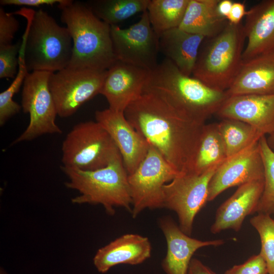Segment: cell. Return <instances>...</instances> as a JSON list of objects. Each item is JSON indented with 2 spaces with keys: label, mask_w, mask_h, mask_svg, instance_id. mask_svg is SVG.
<instances>
[{
  "label": "cell",
  "mask_w": 274,
  "mask_h": 274,
  "mask_svg": "<svg viewBox=\"0 0 274 274\" xmlns=\"http://www.w3.org/2000/svg\"><path fill=\"white\" fill-rule=\"evenodd\" d=\"M180 174L153 147L135 170L128 175L132 200V216L136 217L146 209L163 207V186Z\"/></svg>",
  "instance_id": "9c48e42d"
},
{
  "label": "cell",
  "mask_w": 274,
  "mask_h": 274,
  "mask_svg": "<svg viewBox=\"0 0 274 274\" xmlns=\"http://www.w3.org/2000/svg\"><path fill=\"white\" fill-rule=\"evenodd\" d=\"M124 114L135 130L178 173L192 172L205 123L190 118L161 93L146 87Z\"/></svg>",
  "instance_id": "6da1fadb"
},
{
  "label": "cell",
  "mask_w": 274,
  "mask_h": 274,
  "mask_svg": "<svg viewBox=\"0 0 274 274\" xmlns=\"http://www.w3.org/2000/svg\"><path fill=\"white\" fill-rule=\"evenodd\" d=\"M0 274H8L7 272L3 268L1 267L0 270Z\"/></svg>",
  "instance_id": "f35d334b"
},
{
  "label": "cell",
  "mask_w": 274,
  "mask_h": 274,
  "mask_svg": "<svg viewBox=\"0 0 274 274\" xmlns=\"http://www.w3.org/2000/svg\"><path fill=\"white\" fill-rule=\"evenodd\" d=\"M61 168L68 178L65 186L79 193L72 199V203L100 204L110 215L114 214L115 207L131 212L128 174L121 156L96 170H83L63 166Z\"/></svg>",
  "instance_id": "8992f818"
},
{
  "label": "cell",
  "mask_w": 274,
  "mask_h": 274,
  "mask_svg": "<svg viewBox=\"0 0 274 274\" xmlns=\"http://www.w3.org/2000/svg\"><path fill=\"white\" fill-rule=\"evenodd\" d=\"M111 37L117 60L150 72L158 65L159 38L151 25L147 10L138 22L127 28L111 25Z\"/></svg>",
  "instance_id": "7c38bea8"
},
{
  "label": "cell",
  "mask_w": 274,
  "mask_h": 274,
  "mask_svg": "<svg viewBox=\"0 0 274 274\" xmlns=\"http://www.w3.org/2000/svg\"><path fill=\"white\" fill-rule=\"evenodd\" d=\"M259 141L226 158L219 165L209 182L208 201L230 187L264 179V168Z\"/></svg>",
  "instance_id": "4fadbf2b"
},
{
  "label": "cell",
  "mask_w": 274,
  "mask_h": 274,
  "mask_svg": "<svg viewBox=\"0 0 274 274\" xmlns=\"http://www.w3.org/2000/svg\"><path fill=\"white\" fill-rule=\"evenodd\" d=\"M248 42L244 61L274 53V0H264L247 11L243 25Z\"/></svg>",
  "instance_id": "d6986e66"
},
{
  "label": "cell",
  "mask_w": 274,
  "mask_h": 274,
  "mask_svg": "<svg viewBox=\"0 0 274 274\" xmlns=\"http://www.w3.org/2000/svg\"><path fill=\"white\" fill-rule=\"evenodd\" d=\"M264 168V188L255 213L274 214V151L268 146L266 136L259 141Z\"/></svg>",
  "instance_id": "83f0119b"
},
{
  "label": "cell",
  "mask_w": 274,
  "mask_h": 274,
  "mask_svg": "<svg viewBox=\"0 0 274 274\" xmlns=\"http://www.w3.org/2000/svg\"><path fill=\"white\" fill-rule=\"evenodd\" d=\"M205 38L179 27L169 29L159 37V52L187 76L192 74L200 47Z\"/></svg>",
  "instance_id": "7402d4cb"
},
{
  "label": "cell",
  "mask_w": 274,
  "mask_h": 274,
  "mask_svg": "<svg viewBox=\"0 0 274 274\" xmlns=\"http://www.w3.org/2000/svg\"><path fill=\"white\" fill-rule=\"evenodd\" d=\"M106 72L67 66L52 73L49 86L57 115L61 118L70 117L84 104L100 94Z\"/></svg>",
  "instance_id": "30bf717a"
},
{
  "label": "cell",
  "mask_w": 274,
  "mask_h": 274,
  "mask_svg": "<svg viewBox=\"0 0 274 274\" xmlns=\"http://www.w3.org/2000/svg\"><path fill=\"white\" fill-rule=\"evenodd\" d=\"M233 3L231 0H220L218 5L219 14L226 18L230 12Z\"/></svg>",
  "instance_id": "8d00e7d4"
},
{
  "label": "cell",
  "mask_w": 274,
  "mask_h": 274,
  "mask_svg": "<svg viewBox=\"0 0 274 274\" xmlns=\"http://www.w3.org/2000/svg\"><path fill=\"white\" fill-rule=\"evenodd\" d=\"M261 241L259 254L266 264L268 274H274V219L270 215L258 213L250 220Z\"/></svg>",
  "instance_id": "f546056e"
},
{
  "label": "cell",
  "mask_w": 274,
  "mask_h": 274,
  "mask_svg": "<svg viewBox=\"0 0 274 274\" xmlns=\"http://www.w3.org/2000/svg\"><path fill=\"white\" fill-rule=\"evenodd\" d=\"M61 20L73 41L68 67L97 71L107 70L117 60L111 37V26L90 10L86 3L64 0L58 5Z\"/></svg>",
  "instance_id": "7a4b0ae2"
},
{
  "label": "cell",
  "mask_w": 274,
  "mask_h": 274,
  "mask_svg": "<svg viewBox=\"0 0 274 274\" xmlns=\"http://www.w3.org/2000/svg\"><path fill=\"white\" fill-rule=\"evenodd\" d=\"M150 71L116 60L107 70L100 94L109 108L124 112L142 93Z\"/></svg>",
  "instance_id": "9a60e30c"
},
{
  "label": "cell",
  "mask_w": 274,
  "mask_h": 274,
  "mask_svg": "<svg viewBox=\"0 0 274 274\" xmlns=\"http://www.w3.org/2000/svg\"><path fill=\"white\" fill-rule=\"evenodd\" d=\"M266 142L268 147L274 151V129L268 135L266 136Z\"/></svg>",
  "instance_id": "74e56055"
},
{
  "label": "cell",
  "mask_w": 274,
  "mask_h": 274,
  "mask_svg": "<svg viewBox=\"0 0 274 274\" xmlns=\"http://www.w3.org/2000/svg\"><path fill=\"white\" fill-rule=\"evenodd\" d=\"M51 73L32 71L26 76L22 86L21 106L23 112L29 114V122L13 145L32 141L46 134L61 133L56 123L57 112L49 86Z\"/></svg>",
  "instance_id": "ba28073f"
},
{
  "label": "cell",
  "mask_w": 274,
  "mask_h": 274,
  "mask_svg": "<svg viewBox=\"0 0 274 274\" xmlns=\"http://www.w3.org/2000/svg\"><path fill=\"white\" fill-rule=\"evenodd\" d=\"M246 13L247 11L243 3L233 2L230 12L226 19L231 23L238 24L241 23L242 19L246 16Z\"/></svg>",
  "instance_id": "e575fe53"
},
{
  "label": "cell",
  "mask_w": 274,
  "mask_h": 274,
  "mask_svg": "<svg viewBox=\"0 0 274 274\" xmlns=\"http://www.w3.org/2000/svg\"><path fill=\"white\" fill-rule=\"evenodd\" d=\"M28 12L21 14L27 19L22 44L28 72L55 73L66 67L73 53V41L67 28L60 26L42 9Z\"/></svg>",
  "instance_id": "277c9868"
},
{
  "label": "cell",
  "mask_w": 274,
  "mask_h": 274,
  "mask_svg": "<svg viewBox=\"0 0 274 274\" xmlns=\"http://www.w3.org/2000/svg\"><path fill=\"white\" fill-rule=\"evenodd\" d=\"M64 0H1V5L39 7L43 5L52 6L62 3Z\"/></svg>",
  "instance_id": "836d02e7"
},
{
  "label": "cell",
  "mask_w": 274,
  "mask_h": 274,
  "mask_svg": "<svg viewBox=\"0 0 274 274\" xmlns=\"http://www.w3.org/2000/svg\"><path fill=\"white\" fill-rule=\"evenodd\" d=\"M227 158L245 149L263 136L250 125L233 119H222L217 123Z\"/></svg>",
  "instance_id": "4316f807"
},
{
  "label": "cell",
  "mask_w": 274,
  "mask_h": 274,
  "mask_svg": "<svg viewBox=\"0 0 274 274\" xmlns=\"http://www.w3.org/2000/svg\"><path fill=\"white\" fill-rule=\"evenodd\" d=\"M19 27L18 21L13 13L6 12L0 7V47L12 44Z\"/></svg>",
  "instance_id": "1f68e13d"
},
{
  "label": "cell",
  "mask_w": 274,
  "mask_h": 274,
  "mask_svg": "<svg viewBox=\"0 0 274 274\" xmlns=\"http://www.w3.org/2000/svg\"><path fill=\"white\" fill-rule=\"evenodd\" d=\"M149 239L136 234H126L100 248L93 258V263L100 273L121 264L137 265L151 256Z\"/></svg>",
  "instance_id": "ffe728a7"
},
{
  "label": "cell",
  "mask_w": 274,
  "mask_h": 274,
  "mask_svg": "<svg viewBox=\"0 0 274 274\" xmlns=\"http://www.w3.org/2000/svg\"><path fill=\"white\" fill-rule=\"evenodd\" d=\"M245 40L243 25L228 22L219 33L203 41L192 77L213 89L227 90L243 63Z\"/></svg>",
  "instance_id": "5b68a950"
},
{
  "label": "cell",
  "mask_w": 274,
  "mask_h": 274,
  "mask_svg": "<svg viewBox=\"0 0 274 274\" xmlns=\"http://www.w3.org/2000/svg\"><path fill=\"white\" fill-rule=\"evenodd\" d=\"M18 73L10 86L0 93V125L3 126L12 117L18 113L21 106L13 100L14 95L23 85L28 73L25 64L24 48L21 45L18 55Z\"/></svg>",
  "instance_id": "f1b7e54d"
},
{
  "label": "cell",
  "mask_w": 274,
  "mask_h": 274,
  "mask_svg": "<svg viewBox=\"0 0 274 274\" xmlns=\"http://www.w3.org/2000/svg\"><path fill=\"white\" fill-rule=\"evenodd\" d=\"M189 0H150L147 11L151 25L159 38L164 32L179 27Z\"/></svg>",
  "instance_id": "d4e9b609"
},
{
  "label": "cell",
  "mask_w": 274,
  "mask_h": 274,
  "mask_svg": "<svg viewBox=\"0 0 274 274\" xmlns=\"http://www.w3.org/2000/svg\"><path fill=\"white\" fill-rule=\"evenodd\" d=\"M220 0H189L179 28L205 38L219 33L228 23L218 11Z\"/></svg>",
  "instance_id": "603a6c76"
},
{
  "label": "cell",
  "mask_w": 274,
  "mask_h": 274,
  "mask_svg": "<svg viewBox=\"0 0 274 274\" xmlns=\"http://www.w3.org/2000/svg\"><path fill=\"white\" fill-rule=\"evenodd\" d=\"M220 164L200 175L180 174L163 187V207L176 213L179 227L188 235L196 215L208 201L209 182Z\"/></svg>",
  "instance_id": "8fae6325"
},
{
  "label": "cell",
  "mask_w": 274,
  "mask_h": 274,
  "mask_svg": "<svg viewBox=\"0 0 274 274\" xmlns=\"http://www.w3.org/2000/svg\"><path fill=\"white\" fill-rule=\"evenodd\" d=\"M226 92L228 96L274 94V53L243 61L233 83Z\"/></svg>",
  "instance_id": "44dd1931"
},
{
  "label": "cell",
  "mask_w": 274,
  "mask_h": 274,
  "mask_svg": "<svg viewBox=\"0 0 274 274\" xmlns=\"http://www.w3.org/2000/svg\"><path fill=\"white\" fill-rule=\"evenodd\" d=\"M227 158L225 146L217 123L205 124L196 149L192 172L202 174Z\"/></svg>",
  "instance_id": "cb8c5ba5"
},
{
  "label": "cell",
  "mask_w": 274,
  "mask_h": 274,
  "mask_svg": "<svg viewBox=\"0 0 274 274\" xmlns=\"http://www.w3.org/2000/svg\"><path fill=\"white\" fill-rule=\"evenodd\" d=\"M216 115L246 123L266 136L274 129V94L229 96Z\"/></svg>",
  "instance_id": "2e32d148"
},
{
  "label": "cell",
  "mask_w": 274,
  "mask_h": 274,
  "mask_svg": "<svg viewBox=\"0 0 274 274\" xmlns=\"http://www.w3.org/2000/svg\"><path fill=\"white\" fill-rule=\"evenodd\" d=\"M159 226L167 243V253L162 263L166 274H186L192 257L199 249L219 246L222 239L201 241L185 233L168 217L160 219Z\"/></svg>",
  "instance_id": "e0dca14e"
},
{
  "label": "cell",
  "mask_w": 274,
  "mask_h": 274,
  "mask_svg": "<svg viewBox=\"0 0 274 274\" xmlns=\"http://www.w3.org/2000/svg\"><path fill=\"white\" fill-rule=\"evenodd\" d=\"M264 188V179L238 186L236 191L218 208L211 232L226 229L238 231L247 216L255 213Z\"/></svg>",
  "instance_id": "ac0fdd59"
},
{
  "label": "cell",
  "mask_w": 274,
  "mask_h": 274,
  "mask_svg": "<svg viewBox=\"0 0 274 274\" xmlns=\"http://www.w3.org/2000/svg\"><path fill=\"white\" fill-rule=\"evenodd\" d=\"M186 274H216V273L199 259L192 258Z\"/></svg>",
  "instance_id": "d590c367"
},
{
  "label": "cell",
  "mask_w": 274,
  "mask_h": 274,
  "mask_svg": "<svg viewBox=\"0 0 274 274\" xmlns=\"http://www.w3.org/2000/svg\"><path fill=\"white\" fill-rule=\"evenodd\" d=\"M150 0H95L86 5L99 19L111 25L147 10Z\"/></svg>",
  "instance_id": "484cf974"
},
{
  "label": "cell",
  "mask_w": 274,
  "mask_h": 274,
  "mask_svg": "<svg viewBox=\"0 0 274 274\" xmlns=\"http://www.w3.org/2000/svg\"><path fill=\"white\" fill-rule=\"evenodd\" d=\"M95 118L115 143L128 174H132L146 157L149 144L129 123L123 112L109 108L98 110L95 112Z\"/></svg>",
  "instance_id": "5bb4252c"
},
{
  "label": "cell",
  "mask_w": 274,
  "mask_h": 274,
  "mask_svg": "<svg viewBox=\"0 0 274 274\" xmlns=\"http://www.w3.org/2000/svg\"><path fill=\"white\" fill-rule=\"evenodd\" d=\"M224 274H268L265 260L260 254L250 257L242 264L235 265Z\"/></svg>",
  "instance_id": "d6a6232c"
},
{
  "label": "cell",
  "mask_w": 274,
  "mask_h": 274,
  "mask_svg": "<svg viewBox=\"0 0 274 274\" xmlns=\"http://www.w3.org/2000/svg\"><path fill=\"white\" fill-rule=\"evenodd\" d=\"M61 151L63 166L83 170L103 168L121 156L109 133L96 121L75 125L63 140Z\"/></svg>",
  "instance_id": "52a82bcc"
},
{
  "label": "cell",
  "mask_w": 274,
  "mask_h": 274,
  "mask_svg": "<svg viewBox=\"0 0 274 274\" xmlns=\"http://www.w3.org/2000/svg\"><path fill=\"white\" fill-rule=\"evenodd\" d=\"M22 42L0 47V78H15Z\"/></svg>",
  "instance_id": "4dcf8cb0"
},
{
  "label": "cell",
  "mask_w": 274,
  "mask_h": 274,
  "mask_svg": "<svg viewBox=\"0 0 274 274\" xmlns=\"http://www.w3.org/2000/svg\"><path fill=\"white\" fill-rule=\"evenodd\" d=\"M145 87L161 93L180 111L202 123L216 114L228 97L226 91L213 89L183 74L165 58L150 72Z\"/></svg>",
  "instance_id": "3957f363"
}]
</instances>
